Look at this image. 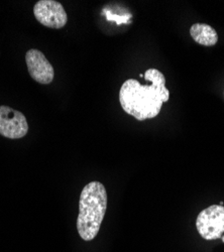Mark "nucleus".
Here are the masks:
<instances>
[{"label":"nucleus","mask_w":224,"mask_h":252,"mask_svg":"<svg viewBox=\"0 0 224 252\" xmlns=\"http://www.w3.org/2000/svg\"><path fill=\"white\" fill-rule=\"evenodd\" d=\"M26 63L30 76L37 83L48 85L55 77V70L46 56L38 50L32 49L27 52Z\"/></svg>","instance_id":"obj_6"},{"label":"nucleus","mask_w":224,"mask_h":252,"mask_svg":"<svg viewBox=\"0 0 224 252\" xmlns=\"http://www.w3.org/2000/svg\"><path fill=\"white\" fill-rule=\"evenodd\" d=\"M221 239H222V241H223V243H224V235H222V237H221Z\"/></svg>","instance_id":"obj_9"},{"label":"nucleus","mask_w":224,"mask_h":252,"mask_svg":"<svg viewBox=\"0 0 224 252\" xmlns=\"http://www.w3.org/2000/svg\"><path fill=\"white\" fill-rule=\"evenodd\" d=\"M107 209V192L104 185L94 181L87 184L79 200L77 230L84 241L93 240L100 230Z\"/></svg>","instance_id":"obj_2"},{"label":"nucleus","mask_w":224,"mask_h":252,"mask_svg":"<svg viewBox=\"0 0 224 252\" xmlns=\"http://www.w3.org/2000/svg\"><path fill=\"white\" fill-rule=\"evenodd\" d=\"M190 35L197 44L205 47L215 46L218 41L216 31L205 24H195L190 29Z\"/></svg>","instance_id":"obj_7"},{"label":"nucleus","mask_w":224,"mask_h":252,"mask_svg":"<svg viewBox=\"0 0 224 252\" xmlns=\"http://www.w3.org/2000/svg\"><path fill=\"white\" fill-rule=\"evenodd\" d=\"M219 205H220V206H223V205H224V203H223V202H222V201H221V202H220V203H219Z\"/></svg>","instance_id":"obj_8"},{"label":"nucleus","mask_w":224,"mask_h":252,"mask_svg":"<svg viewBox=\"0 0 224 252\" xmlns=\"http://www.w3.org/2000/svg\"><path fill=\"white\" fill-rule=\"evenodd\" d=\"M144 77L151 83L150 85L140 84L135 79H128L122 84L119 91L122 109L139 121L157 117L162 104L170 98V91L166 88V78L160 71L149 69Z\"/></svg>","instance_id":"obj_1"},{"label":"nucleus","mask_w":224,"mask_h":252,"mask_svg":"<svg viewBox=\"0 0 224 252\" xmlns=\"http://www.w3.org/2000/svg\"><path fill=\"white\" fill-rule=\"evenodd\" d=\"M33 14L37 22L46 28L59 30L68 23L64 6L55 0H40L33 6Z\"/></svg>","instance_id":"obj_4"},{"label":"nucleus","mask_w":224,"mask_h":252,"mask_svg":"<svg viewBox=\"0 0 224 252\" xmlns=\"http://www.w3.org/2000/svg\"><path fill=\"white\" fill-rule=\"evenodd\" d=\"M196 228L205 240H216L224 233V206L212 205L202 210L196 219Z\"/></svg>","instance_id":"obj_3"},{"label":"nucleus","mask_w":224,"mask_h":252,"mask_svg":"<svg viewBox=\"0 0 224 252\" xmlns=\"http://www.w3.org/2000/svg\"><path fill=\"white\" fill-rule=\"evenodd\" d=\"M29 132L26 116L8 106H0V134L9 139H19Z\"/></svg>","instance_id":"obj_5"}]
</instances>
